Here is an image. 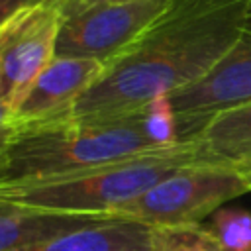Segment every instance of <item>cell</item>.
I'll return each instance as SVG.
<instances>
[{"label": "cell", "instance_id": "1", "mask_svg": "<svg viewBox=\"0 0 251 251\" xmlns=\"http://www.w3.org/2000/svg\"><path fill=\"white\" fill-rule=\"evenodd\" d=\"M251 0H173L69 118H122L210 73L243 35Z\"/></svg>", "mask_w": 251, "mask_h": 251}, {"label": "cell", "instance_id": "2", "mask_svg": "<svg viewBox=\"0 0 251 251\" xmlns=\"http://www.w3.org/2000/svg\"><path fill=\"white\" fill-rule=\"evenodd\" d=\"M153 149L163 147L149 137L141 110L122 118H63L16 127L0 165V186L63 176Z\"/></svg>", "mask_w": 251, "mask_h": 251}, {"label": "cell", "instance_id": "3", "mask_svg": "<svg viewBox=\"0 0 251 251\" xmlns=\"http://www.w3.org/2000/svg\"><path fill=\"white\" fill-rule=\"evenodd\" d=\"M216 161L196 137L137 153L102 167L0 186V198L37 210L116 216L176 171Z\"/></svg>", "mask_w": 251, "mask_h": 251}, {"label": "cell", "instance_id": "4", "mask_svg": "<svg viewBox=\"0 0 251 251\" xmlns=\"http://www.w3.org/2000/svg\"><path fill=\"white\" fill-rule=\"evenodd\" d=\"M251 192V173L231 163H200L167 176L116 216L155 226L202 224L226 202Z\"/></svg>", "mask_w": 251, "mask_h": 251}, {"label": "cell", "instance_id": "5", "mask_svg": "<svg viewBox=\"0 0 251 251\" xmlns=\"http://www.w3.org/2000/svg\"><path fill=\"white\" fill-rule=\"evenodd\" d=\"M173 0L102 4L61 18L57 55L94 59L106 67L124 55L171 6Z\"/></svg>", "mask_w": 251, "mask_h": 251}, {"label": "cell", "instance_id": "6", "mask_svg": "<svg viewBox=\"0 0 251 251\" xmlns=\"http://www.w3.org/2000/svg\"><path fill=\"white\" fill-rule=\"evenodd\" d=\"M61 14L51 2L22 8L0 25V100L10 116L57 55Z\"/></svg>", "mask_w": 251, "mask_h": 251}, {"label": "cell", "instance_id": "7", "mask_svg": "<svg viewBox=\"0 0 251 251\" xmlns=\"http://www.w3.org/2000/svg\"><path fill=\"white\" fill-rule=\"evenodd\" d=\"M169 98L180 139L198 135L218 114L251 104V12L235 47L200 80Z\"/></svg>", "mask_w": 251, "mask_h": 251}, {"label": "cell", "instance_id": "8", "mask_svg": "<svg viewBox=\"0 0 251 251\" xmlns=\"http://www.w3.org/2000/svg\"><path fill=\"white\" fill-rule=\"evenodd\" d=\"M104 71L106 65L94 59L55 55L10 116L12 129L69 118Z\"/></svg>", "mask_w": 251, "mask_h": 251}, {"label": "cell", "instance_id": "9", "mask_svg": "<svg viewBox=\"0 0 251 251\" xmlns=\"http://www.w3.org/2000/svg\"><path fill=\"white\" fill-rule=\"evenodd\" d=\"M116 216L100 214H73L27 208L0 198V251H14L18 247L86 227Z\"/></svg>", "mask_w": 251, "mask_h": 251}, {"label": "cell", "instance_id": "10", "mask_svg": "<svg viewBox=\"0 0 251 251\" xmlns=\"http://www.w3.org/2000/svg\"><path fill=\"white\" fill-rule=\"evenodd\" d=\"M149 226L116 216L14 251H149Z\"/></svg>", "mask_w": 251, "mask_h": 251}, {"label": "cell", "instance_id": "11", "mask_svg": "<svg viewBox=\"0 0 251 251\" xmlns=\"http://www.w3.org/2000/svg\"><path fill=\"white\" fill-rule=\"evenodd\" d=\"M220 163H239L251 155V104L227 110L212 118L194 135Z\"/></svg>", "mask_w": 251, "mask_h": 251}, {"label": "cell", "instance_id": "12", "mask_svg": "<svg viewBox=\"0 0 251 251\" xmlns=\"http://www.w3.org/2000/svg\"><path fill=\"white\" fill-rule=\"evenodd\" d=\"M149 251H224L208 226H155L149 233Z\"/></svg>", "mask_w": 251, "mask_h": 251}, {"label": "cell", "instance_id": "13", "mask_svg": "<svg viewBox=\"0 0 251 251\" xmlns=\"http://www.w3.org/2000/svg\"><path fill=\"white\" fill-rule=\"evenodd\" d=\"M208 229L224 251H251V212L243 208H220L210 216Z\"/></svg>", "mask_w": 251, "mask_h": 251}, {"label": "cell", "instance_id": "14", "mask_svg": "<svg viewBox=\"0 0 251 251\" xmlns=\"http://www.w3.org/2000/svg\"><path fill=\"white\" fill-rule=\"evenodd\" d=\"M141 118H143L145 129L155 145L169 147V145H175L180 141L178 124H176V116H175L169 94L157 96L151 102H147L141 108Z\"/></svg>", "mask_w": 251, "mask_h": 251}, {"label": "cell", "instance_id": "15", "mask_svg": "<svg viewBox=\"0 0 251 251\" xmlns=\"http://www.w3.org/2000/svg\"><path fill=\"white\" fill-rule=\"evenodd\" d=\"M51 4H55V8L59 10L61 18L76 14L80 10L92 8V6H102V4H124V2H133V0H49Z\"/></svg>", "mask_w": 251, "mask_h": 251}, {"label": "cell", "instance_id": "16", "mask_svg": "<svg viewBox=\"0 0 251 251\" xmlns=\"http://www.w3.org/2000/svg\"><path fill=\"white\" fill-rule=\"evenodd\" d=\"M10 137H12L10 112L0 100V165H2V159H4V153H6V147L10 143Z\"/></svg>", "mask_w": 251, "mask_h": 251}, {"label": "cell", "instance_id": "17", "mask_svg": "<svg viewBox=\"0 0 251 251\" xmlns=\"http://www.w3.org/2000/svg\"><path fill=\"white\" fill-rule=\"evenodd\" d=\"M41 2H49V0H0V12L12 16L14 12H18L22 8L35 6V4H41Z\"/></svg>", "mask_w": 251, "mask_h": 251}, {"label": "cell", "instance_id": "18", "mask_svg": "<svg viewBox=\"0 0 251 251\" xmlns=\"http://www.w3.org/2000/svg\"><path fill=\"white\" fill-rule=\"evenodd\" d=\"M235 165H239V167H245V169H251V155H249L247 159H243V161L235 163Z\"/></svg>", "mask_w": 251, "mask_h": 251}, {"label": "cell", "instance_id": "19", "mask_svg": "<svg viewBox=\"0 0 251 251\" xmlns=\"http://www.w3.org/2000/svg\"><path fill=\"white\" fill-rule=\"evenodd\" d=\"M8 18H10L8 14H4V12H0V25H2V24H4V22H6Z\"/></svg>", "mask_w": 251, "mask_h": 251}, {"label": "cell", "instance_id": "20", "mask_svg": "<svg viewBox=\"0 0 251 251\" xmlns=\"http://www.w3.org/2000/svg\"><path fill=\"white\" fill-rule=\"evenodd\" d=\"M243 169H245V167H243ZM247 171H249V173H251V169H247Z\"/></svg>", "mask_w": 251, "mask_h": 251}]
</instances>
